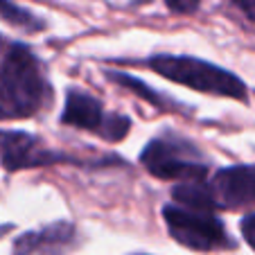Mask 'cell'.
<instances>
[{"label": "cell", "mask_w": 255, "mask_h": 255, "mask_svg": "<svg viewBox=\"0 0 255 255\" xmlns=\"http://www.w3.org/2000/svg\"><path fill=\"white\" fill-rule=\"evenodd\" d=\"M109 120H111V116H104L100 100H95L93 95H88L84 91H77V88L68 91L66 106H63L61 113L63 125H70L75 129H84V131H95V133H100L104 138Z\"/></svg>", "instance_id": "8"}, {"label": "cell", "mask_w": 255, "mask_h": 255, "mask_svg": "<svg viewBox=\"0 0 255 255\" xmlns=\"http://www.w3.org/2000/svg\"><path fill=\"white\" fill-rule=\"evenodd\" d=\"M167 2V7L172 11H176V14H192V11L199 9V5H201V0H165Z\"/></svg>", "instance_id": "12"}, {"label": "cell", "mask_w": 255, "mask_h": 255, "mask_svg": "<svg viewBox=\"0 0 255 255\" xmlns=\"http://www.w3.org/2000/svg\"><path fill=\"white\" fill-rule=\"evenodd\" d=\"M75 246V226L57 222L16 240L14 255H66Z\"/></svg>", "instance_id": "7"}, {"label": "cell", "mask_w": 255, "mask_h": 255, "mask_svg": "<svg viewBox=\"0 0 255 255\" xmlns=\"http://www.w3.org/2000/svg\"><path fill=\"white\" fill-rule=\"evenodd\" d=\"M140 163L160 181H203L208 163L192 142L178 135H158L140 154Z\"/></svg>", "instance_id": "3"}, {"label": "cell", "mask_w": 255, "mask_h": 255, "mask_svg": "<svg viewBox=\"0 0 255 255\" xmlns=\"http://www.w3.org/2000/svg\"><path fill=\"white\" fill-rule=\"evenodd\" d=\"M163 219L174 240L192 251H222L233 249V240L228 237L226 226L212 210H194L183 206H165Z\"/></svg>", "instance_id": "4"}, {"label": "cell", "mask_w": 255, "mask_h": 255, "mask_svg": "<svg viewBox=\"0 0 255 255\" xmlns=\"http://www.w3.org/2000/svg\"><path fill=\"white\" fill-rule=\"evenodd\" d=\"M50 102L52 88L32 50L16 41H0V120L29 118Z\"/></svg>", "instance_id": "1"}, {"label": "cell", "mask_w": 255, "mask_h": 255, "mask_svg": "<svg viewBox=\"0 0 255 255\" xmlns=\"http://www.w3.org/2000/svg\"><path fill=\"white\" fill-rule=\"evenodd\" d=\"M57 160H63V156L48 149L39 138L25 131H0V163L7 172L45 167Z\"/></svg>", "instance_id": "5"}, {"label": "cell", "mask_w": 255, "mask_h": 255, "mask_svg": "<svg viewBox=\"0 0 255 255\" xmlns=\"http://www.w3.org/2000/svg\"><path fill=\"white\" fill-rule=\"evenodd\" d=\"M0 18L7 20V23L14 25V27L25 29V32H39V29H43L41 18L32 16L27 9H23V7L14 5L11 0H0Z\"/></svg>", "instance_id": "11"}, {"label": "cell", "mask_w": 255, "mask_h": 255, "mask_svg": "<svg viewBox=\"0 0 255 255\" xmlns=\"http://www.w3.org/2000/svg\"><path fill=\"white\" fill-rule=\"evenodd\" d=\"M149 68L158 75H163L165 79H169V82L208 93V95L246 100V86L240 77H235L233 72L224 70L215 63L201 61V59L158 54V57L149 59Z\"/></svg>", "instance_id": "2"}, {"label": "cell", "mask_w": 255, "mask_h": 255, "mask_svg": "<svg viewBox=\"0 0 255 255\" xmlns=\"http://www.w3.org/2000/svg\"><path fill=\"white\" fill-rule=\"evenodd\" d=\"M174 201L194 210H215L217 203L212 197L210 183L206 181H178L172 190Z\"/></svg>", "instance_id": "9"}, {"label": "cell", "mask_w": 255, "mask_h": 255, "mask_svg": "<svg viewBox=\"0 0 255 255\" xmlns=\"http://www.w3.org/2000/svg\"><path fill=\"white\" fill-rule=\"evenodd\" d=\"M210 190L217 208H244L255 203V165H233L212 176Z\"/></svg>", "instance_id": "6"}, {"label": "cell", "mask_w": 255, "mask_h": 255, "mask_svg": "<svg viewBox=\"0 0 255 255\" xmlns=\"http://www.w3.org/2000/svg\"><path fill=\"white\" fill-rule=\"evenodd\" d=\"M242 7H244L246 14L255 20V0H244V2H242Z\"/></svg>", "instance_id": "14"}, {"label": "cell", "mask_w": 255, "mask_h": 255, "mask_svg": "<svg viewBox=\"0 0 255 255\" xmlns=\"http://www.w3.org/2000/svg\"><path fill=\"white\" fill-rule=\"evenodd\" d=\"M233 2H237V5H242V2H244V0H233Z\"/></svg>", "instance_id": "15"}, {"label": "cell", "mask_w": 255, "mask_h": 255, "mask_svg": "<svg viewBox=\"0 0 255 255\" xmlns=\"http://www.w3.org/2000/svg\"><path fill=\"white\" fill-rule=\"evenodd\" d=\"M106 77L111 79V82H116L118 86H122V88H127V91L135 93L138 97H142L144 102H149V104L156 106V109L169 111V109H174V106H176L174 102H169V100H165V97H160L158 93L154 91V88H149L147 84H142L140 79L131 77V75H125V72H109Z\"/></svg>", "instance_id": "10"}, {"label": "cell", "mask_w": 255, "mask_h": 255, "mask_svg": "<svg viewBox=\"0 0 255 255\" xmlns=\"http://www.w3.org/2000/svg\"><path fill=\"white\" fill-rule=\"evenodd\" d=\"M240 228H242V235H244L246 244L255 251V212L253 215H246L244 219H242Z\"/></svg>", "instance_id": "13"}]
</instances>
